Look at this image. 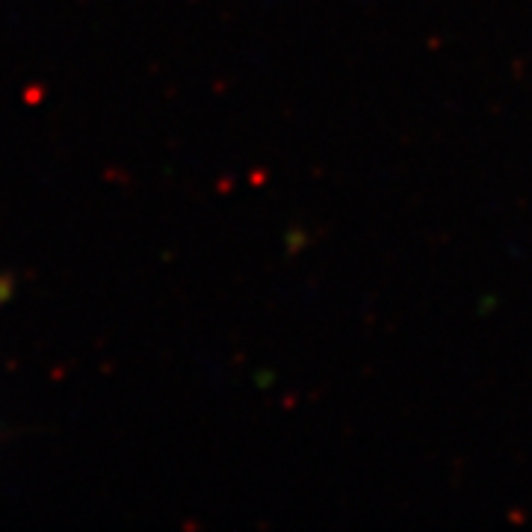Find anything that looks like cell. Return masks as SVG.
I'll use <instances>...</instances> for the list:
<instances>
[]
</instances>
